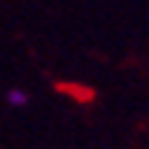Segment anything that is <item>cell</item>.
Returning a JSON list of instances; mask_svg holds the SVG:
<instances>
[{
	"instance_id": "1",
	"label": "cell",
	"mask_w": 149,
	"mask_h": 149,
	"mask_svg": "<svg viewBox=\"0 0 149 149\" xmlns=\"http://www.w3.org/2000/svg\"><path fill=\"white\" fill-rule=\"evenodd\" d=\"M6 103L23 109V106H29V95L23 92V89H9V92H6Z\"/></svg>"
}]
</instances>
